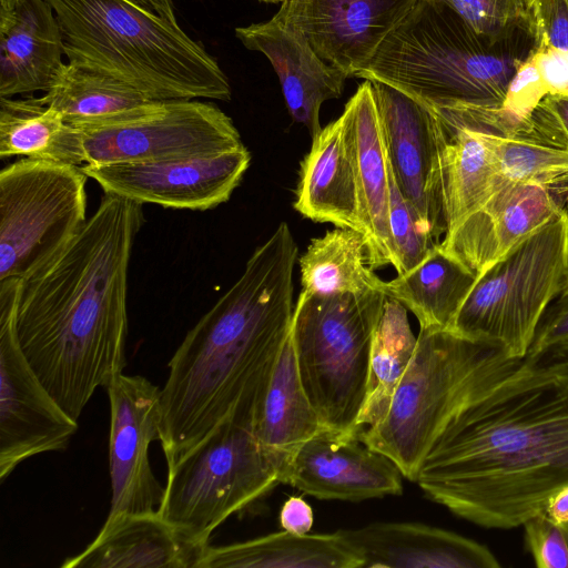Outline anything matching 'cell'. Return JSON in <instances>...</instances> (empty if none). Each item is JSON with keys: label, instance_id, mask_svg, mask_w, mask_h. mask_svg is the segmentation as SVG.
<instances>
[{"label": "cell", "instance_id": "obj_39", "mask_svg": "<svg viewBox=\"0 0 568 568\" xmlns=\"http://www.w3.org/2000/svg\"><path fill=\"white\" fill-rule=\"evenodd\" d=\"M547 94L546 84L530 52L514 75L501 108L514 119L524 121Z\"/></svg>", "mask_w": 568, "mask_h": 568}, {"label": "cell", "instance_id": "obj_1", "mask_svg": "<svg viewBox=\"0 0 568 568\" xmlns=\"http://www.w3.org/2000/svg\"><path fill=\"white\" fill-rule=\"evenodd\" d=\"M416 483L475 525L511 529L568 485V342L464 405L435 439Z\"/></svg>", "mask_w": 568, "mask_h": 568}, {"label": "cell", "instance_id": "obj_9", "mask_svg": "<svg viewBox=\"0 0 568 568\" xmlns=\"http://www.w3.org/2000/svg\"><path fill=\"white\" fill-rule=\"evenodd\" d=\"M568 211L515 244L481 273L459 308L452 331L501 345L525 358L548 305L566 288Z\"/></svg>", "mask_w": 568, "mask_h": 568}, {"label": "cell", "instance_id": "obj_11", "mask_svg": "<svg viewBox=\"0 0 568 568\" xmlns=\"http://www.w3.org/2000/svg\"><path fill=\"white\" fill-rule=\"evenodd\" d=\"M73 126L82 135L84 164L207 156L244 145L232 119L197 99L154 100Z\"/></svg>", "mask_w": 568, "mask_h": 568}, {"label": "cell", "instance_id": "obj_18", "mask_svg": "<svg viewBox=\"0 0 568 568\" xmlns=\"http://www.w3.org/2000/svg\"><path fill=\"white\" fill-rule=\"evenodd\" d=\"M403 478L386 455L325 428L296 449L280 481L318 499L362 501L402 495Z\"/></svg>", "mask_w": 568, "mask_h": 568}, {"label": "cell", "instance_id": "obj_40", "mask_svg": "<svg viewBox=\"0 0 568 568\" xmlns=\"http://www.w3.org/2000/svg\"><path fill=\"white\" fill-rule=\"evenodd\" d=\"M567 342L568 290H564L544 312L526 357H537Z\"/></svg>", "mask_w": 568, "mask_h": 568}, {"label": "cell", "instance_id": "obj_12", "mask_svg": "<svg viewBox=\"0 0 568 568\" xmlns=\"http://www.w3.org/2000/svg\"><path fill=\"white\" fill-rule=\"evenodd\" d=\"M22 278L0 281V480L26 459L64 450L78 430L28 363L16 321Z\"/></svg>", "mask_w": 568, "mask_h": 568}, {"label": "cell", "instance_id": "obj_35", "mask_svg": "<svg viewBox=\"0 0 568 568\" xmlns=\"http://www.w3.org/2000/svg\"><path fill=\"white\" fill-rule=\"evenodd\" d=\"M389 227L394 243L397 274L417 266L436 244L424 231L416 211L400 192L388 159Z\"/></svg>", "mask_w": 568, "mask_h": 568}, {"label": "cell", "instance_id": "obj_5", "mask_svg": "<svg viewBox=\"0 0 568 568\" xmlns=\"http://www.w3.org/2000/svg\"><path fill=\"white\" fill-rule=\"evenodd\" d=\"M535 39L495 43L445 4L417 0L356 78L386 83L432 109L500 108Z\"/></svg>", "mask_w": 568, "mask_h": 568}, {"label": "cell", "instance_id": "obj_6", "mask_svg": "<svg viewBox=\"0 0 568 568\" xmlns=\"http://www.w3.org/2000/svg\"><path fill=\"white\" fill-rule=\"evenodd\" d=\"M523 359L490 341L419 328L413 358L385 418L363 429L358 439L416 483L424 458L449 419Z\"/></svg>", "mask_w": 568, "mask_h": 568}, {"label": "cell", "instance_id": "obj_19", "mask_svg": "<svg viewBox=\"0 0 568 568\" xmlns=\"http://www.w3.org/2000/svg\"><path fill=\"white\" fill-rule=\"evenodd\" d=\"M235 36L245 48L268 59L293 120L315 136L322 130V104L343 93L347 78L322 60L302 31L278 11L267 21L236 28Z\"/></svg>", "mask_w": 568, "mask_h": 568}, {"label": "cell", "instance_id": "obj_8", "mask_svg": "<svg viewBox=\"0 0 568 568\" xmlns=\"http://www.w3.org/2000/svg\"><path fill=\"white\" fill-rule=\"evenodd\" d=\"M386 294L300 293L290 335L305 393L322 425L358 437L375 328Z\"/></svg>", "mask_w": 568, "mask_h": 568}, {"label": "cell", "instance_id": "obj_16", "mask_svg": "<svg viewBox=\"0 0 568 568\" xmlns=\"http://www.w3.org/2000/svg\"><path fill=\"white\" fill-rule=\"evenodd\" d=\"M417 0H285L278 12L346 78L375 55Z\"/></svg>", "mask_w": 568, "mask_h": 568}, {"label": "cell", "instance_id": "obj_42", "mask_svg": "<svg viewBox=\"0 0 568 568\" xmlns=\"http://www.w3.org/2000/svg\"><path fill=\"white\" fill-rule=\"evenodd\" d=\"M544 513L556 523H568V485L556 490L547 499Z\"/></svg>", "mask_w": 568, "mask_h": 568}, {"label": "cell", "instance_id": "obj_24", "mask_svg": "<svg viewBox=\"0 0 568 568\" xmlns=\"http://www.w3.org/2000/svg\"><path fill=\"white\" fill-rule=\"evenodd\" d=\"M323 429L303 387L288 334L260 382L253 413L254 435L277 467L280 480L296 449Z\"/></svg>", "mask_w": 568, "mask_h": 568}, {"label": "cell", "instance_id": "obj_38", "mask_svg": "<svg viewBox=\"0 0 568 568\" xmlns=\"http://www.w3.org/2000/svg\"><path fill=\"white\" fill-rule=\"evenodd\" d=\"M535 44L545 48L568 71V0H532Z\"/></svg>", "mask_w": 568, "mask_h": 568}, {"label": "cell", "instance_id": "obj_2", "mask_svg": "<svg viewBox=\"0 0 568 568\" xmlns=\"http://www.w3.org/2000/svg\"><path fill=\"white\" fill-rule=\"evenodd\" d=\"M143 222L142 204L104 193L69 245L22 280L20 347L75 420L126 366L128 273Z\"/></svg>", "mask_w": 568, "mask_h": 568}, {"label": "cell", "instance_id": "obj_30", "mask_svg": "<svg viewBox=\"0 0 568 568\" xmlns=\"http://www.w3.org/2000/svg\"><path fill=\"white\" fill-rule=\"evenodd\" d=\"M301 293L332 295L384 292L382 281L369 266L361 232L336 227L311 241L298 260Z\"/></svg>", "mask_w": 568, "mask_h": 568}, {"label": "cell", "instance_id": "obj_41", "mask_svg": "<svg viewBox=\"0 0 568 568\" xmlns=\"http://www.w3.org/2000/svg\"><path fill=\"white\" fill-rule=\"evenodd\" d=\"M314 523L312 507L302 497L292 496L282 506L280 524L284 530L296 535L308 534Z\"/></svg>", "mask_w": 568, "mask_h": 568}, {"label": "cell", "instance_id": "obj_23", "mask_svg": "<svg viewBox=\"0 0 568 568\" xmlns=\"http://www.w3.org/2000/svg\"><path fill=\"white\" fill-rule=\"evenodd\" d=\"M432 111L436 119L437 179L446 235L489 196L503 178L495 169L481 128L459 109Z\"/></svg>", "mask_w": 568, "mask_h": 568}, {"label": "cell", "instance_id": "obj_34", "mask_svg": "<svg viewBox=\"0 0 568 568\" xmlns=\"http://www.w3.org/2000/svg\"><path fill=\"white\" fill-rule=\"evenodd\" d=\"M448 7L477 36L495 42L536 38L532 0H434Z\"/></svg>", "mask_w": 568, "mask_h": 568}, {"label": "cell", "instance_id": "obj_7", "mask_svg": "<svg viewBox=\"0 0 568 568\" xmlns=\"http://www.w3.org/2000/svg\"><path fill=\"white\" fill-rule=\"evenodd\" d=\"M273 362L229 415L168 467L158 514L199 542L210 544L221 524L250 508L280 483L277 467L253 430L258 385Z\"/></svg>", "mask_w": 568, "mask_h": 568}, {"label": "cell", "instance_id": "obj_25", "mask_svg": "<svg viewBox=\"0 0 568 568\" xmlns=\"http://www.w3.org/2000/svg\"><path fill=\"white\" fill-rule=\"evenodd\" d=\"M64 54L62 33L47 0H21L0 26V98L47 92Z\"/></svg>", "mask_w": 568, "mask_h": 568}, {"label": "cell", "instance_id": "obj_32", "mask_svg": "<svg viewBox=\"0 0 568 568\" xmlns=\"http://www.w3.org/2000/svg\"><path fill=\"white\" fill-rule=\"evenodd\" d=\"M40 100L77 125L154 101L111 75L74 63H64Z\"/></svg>", "mask_w": 568, "mask_h": 568}, {"label": "cell", "instance_id": "obj_36", "mask_svg": "<svg viewBox=\"0 0 568 568\" xmlns=\"http://www.w3.org/2000/svg\"><path fill=\"white\" fill-rule=\"evenodd\" d=\"M524 542L539 568H568V523H556L544 511L524 525Z\"/></svg>", "mask_w": 568, "mask_h": 568}, {"label": "cell", "instance_id": "obj_33", "mask_svg": "<svg viewBox=\"0 0 568 568\" xmlns=\"http://www.w3.org/2000/svg\"><path fill=\"white\" fill-rule=\"evenodd\" d=\"M485 138L501 178L568 193V150L487 131Z\"/></svg>", "mask_w": 568, "mask_h": 568}, {"label": "cell", "instance_id": "obj_45", "mask_svg": "<svg viewBox=\"0 0 568 568\" xmlns=\"http://www.w3.org/2000/svg\"><path fill=\"white\" fill-rule=\"evenodd\" d=\"M257 1L265 2V3H282L285 0H257Z\"/></svg>", "mask_w": 568, "mask_h": 568}, {"label": "cell", "instance_id": "obj_22", "mask_svg": "<svg viewBox=\"0 0 568 568\" xmlns=\"http://www.w3.org/2000/svg\"><path fill=\"white\" fill-rule=\"evenodd\" d=\"M210 544L199 542L149 514L108 516L98 536L63 568H197Z\"/></svg>", "mask_w": 568, "mask_h": 568}, {"label": "cell", "instance_id": "obj_43", "mask_svg": "<svg viewBox=\"0 0 568 568\" xmlns=\"http://www.w3.org/2000/svg\"><path fill=\"white\" fill-rule=\"evenodd\" d=\"M162 17L178 22L175 18L173 0H136Z\"/></svg>", "mask_w": 568, "mask_h": 568}, {"label": "cell", "instance_id": "obj_29", "mask_svg": "<svg viewBox=\"0 0 568 568\" xmlns=\"http://www.w3.org/2000/svg\"><path fill=\"white\" fill-rule=\"evenodd\" d=\"M84 164L82 135L40 98H0V159Z\"/></svg>", "mask_w": 568, "mask_h": 568}, {"label": "cell", "instance_id": "obj_17", "mask_svg": "<svg viewBox=\"0 0 568 568\" xmlns=\"http://www.w3.org/2000/svg\"><path fill=\"white\" fill-rule=\"evenodd\" d=\"M567 204L568 193L503 178L438 245L478 277L520 240L567 210Z\"/></svg>", "mask_w": 568, "mask_h": 568}, {"label": "cell", "instance_id": "obj_10", "mask_svg": "<svg viewBox=\"0 0 568 568\" xmlns=\"http://www.w3.org/2000/svg\"><path fill=\"white\" fill-rule=\"evenodd\" d=\"M81 166L21 158L0 171V281L26 278L75 237L87 220Z\"/></svg>", "mask_w": 568, "mask_h": 568}, {"label": "cell", "instance_id": "obj_13", "mask_svg": "<svg viewBox=\"0 0 568 568\" xmlns=\"http://www.w3.org/2000/svg\"><path fill=\"white\" fill-rule=\"evenodd\" d=\"M250 162L243 145L207 156L83 164L81 170L108 194L142 205L206 211L229 201Z\"/></svg>", "mask_w": 568, "mask_h": 568}, {"label": "cell", "instance_id": "obj_14", "mask_svg": "<svg viewBox=\"0 0 568 568\" xmlns=\"http://www.w3.org/2000/svg\"><path fill=\"white\" fill-rule=\"evenodd\" d=\"M110 402L108 516L155 513L164 487L149 459L152 442L161 439V388L141 375L115 376L105 387Z\"/></svg>", "mask_w": 568, "mask_h": 568}, {"label": "cell", "instance_id": "obj_31", "mask_svg": "<svg viewBox=\"0 0 568 568\" xmlns=\"http://www.w3.org/2000/svg\"><path fill=\"white\" fill-rule=\"evenodd\" d=\"M416 344L407 308L386 296L372 342L366 398L357 422L361 432L385 418Z\"/></svg>", "mask_w": 568, "mask_h": 568}, {"label": "cell", "instance_id": "obj_4", "mask_svg": "<svg viewBox=\"0 0 568 568\" xmlns=\"http://www.w3.org/2000/svg\"><path fill=\"white\" fill-rule=\"evenodd\" d=\"M47 1L68 62L121 80L151 100H231L230 81L205 48L139 1Z\"/></svg>", "mask_w": 568, "mask_h": 568}, {"label": "cell", "instance_id": "obj_21", "mask_svg": "<svg viewBox=\"0 0 568 568\" xmlns=\"http://www.w3.org/2000/svg\"><path fill=\"white\" fill-rule=\"evenodd\" d=\"M363 568H498L483 544L418 523H373L338 530Z\"/></svg>", "mask_w": 568, "mask_h": 568}, {"label": "cell", "instance_id": "obj_15", "mask_svg": "<svg viewBox=\"0 0 568 568\" xmlns=\"http://www.w3.org/2000/svg\"><path fill=\"white\" fill-rule=\"evenodd\" d=\"M395 181L434 243L445 234L438 190L436 119L430 108L371 81Z\"/></svg>", "mask_w": 568, "mask_h": 568}, {"label": "cell", "instance_id": "obj_44", "mask_svg": "<svg viewBox=\"0 0 568 568\" xmlns=\"http://www.w3.org/2000/svg\"><path fill=\"white\" fill-rule=\"evenodd\" d=\"M21 0H0V26L6 24L12 17Z\"/></svg>", "mask_w": 568, "mask_h": 568}, {"label": "cell", "instance_id": "obj_20", "mask_svg": "<svg viewBox=\"0 0 568 568\" xmlns=\"http://www.w3.org/2000/svg\"><path fill=\"white\" fill-rule=\"evenodd\" d=\"M341 118L354 168L368 264L373 270L394 266L396 255L389 227L388 154L371 81L365 80L357 88Z\"/></svg>", "mask_w": 568, "mask_h": 568}, {"label": "cell", "instance_id": "obj_37", "mask_svg": "<svg viewBox=\"0 0 568 568\" xmlns=\"http://www.w3.org/2000/svg\"><path fill=\"white\" fill-rule=\"evenodd\" d=\"M514 138L568 150V95H545Z\"/></svg>", "mask_w": 568, "mask_h": 568}, {"label": "cell", "instance_id": "obj_27", "mask_svg": "<svg viewBox=\"0 0 568 568\" xmlns=\"http://www.w3.org/2000/svg\"><path fill=\"white\" fill-rule=\"evenodd\" d=\"M197 568H363V562L338 530L305 535L284 530L231 545H209Z\"/></svg>", "mask_w": 568, "mask_h": 568}, {"label": "cell", "instance_id": "obj_26", "mask_svg": "<svg viewBox=\"0 0 568 568\" xmlns=\"http://www.w3.org/2000/svg\"><path fill=\"white\" fill-rule=\"evenodd\" d=\"M294 209L312 221L362 233L354 168L341 116L312 138L301 164Z\"/></svg>", "mask_w": 568, "mask_h": 568}, {"label": "cell", "instance_id": "obj_3", "mask_svg": "<svg viewBox=\"0 0 568 568\" xmlns=\"http://www.w3.org/2000/svg\"><path fill=\"white\" fill-rule=\"evenodd\" d=\"M297 256L282 222L174 352L161 388L160 443L168 467L229 415L277 356L291 329Z\"/></svg>", "mask_w": 568, "mask_h": 568}, {"label": "cell", "instance_id": "obj_28", "mask_svg": "<svg viewBox=\"0 0 568 568\" xmlns=\"http://www.w3.org/2000/svg\"><path fill=\"white\" fill-rule=\"evenodd\" d=\"M477 275L434 244L413 270L384 284V293L409 310L419 328L450 329Z\"/></svg>", "mask_w": 568, "mask_h": 568}, {"label": "cell", "instance_id": "obj_46", "mask_svg": "<svg viewBox=\"0 0 568 568\" xmlns=\"http://www.w3.org/2000/svg\"><path fill=\"white\" fill-rule=\"evenodd\" d=\"M565 290H568V275H567V286H566V288H565Z\"/></svg>", "mask_w": 568, "mask_h": 568}]
</instances>
